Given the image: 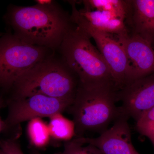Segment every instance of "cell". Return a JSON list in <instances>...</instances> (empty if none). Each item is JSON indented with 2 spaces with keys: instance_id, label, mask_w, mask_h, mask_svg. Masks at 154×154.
<instances>
[{
  "instance_id": "7",
  "label": "cell",
  "mask_w": 154,
  "mask_h": 154,
  "mask_svg": "<svg viewBox=\"0 0 154 154\" xmlns=\"http://www.w3.org/2000/svg\"><path fill=\"white\" fill-rule=\"evenodd\" d=\"M8 107L3 132L17 129L22 122L36 118L49 117L67 110L73 101L41 94L5 100Z\"/></svg>"
},
{
  "instance_id": "8",
  "label": "cell",
  "mask_w": 154,
  "mask_h": 154,
  "mask_svg": "<svg viewBox=\"0 0 154 154\" xmlns=\"http://www.w3.org/2000/svg\"><path fill=\"white\" fill-rule=\"evenodd\" d=\"M117 98L122 114L138 121L154 107V73L127 84Z\"/></svg>"
},
{
  "instance_id": "2",
  "label": "cell",
  "mask_w": 154,
  "mask_h": 154,
  "mask_svg": "<svg viewBox=\"0 0 154 154\" xmlns=\"http://www.w3.org/2000/svg\"><path fill=\"white\" fill-rule=\"evenodd\" d=\"M79 84L76 75L54 53L23 75L14 84L7 100L41 94L74 101Z\"/></svg>"
},
{
  "instance_id": "22",
  "label": "cell",
  "mask_w": 154,
  "mask_h": 154,
  "mask_svg": "<svg viewBox=\"0 0 154 154\" xmlns=\"http://www.w3.org/2000/svg\"><path fill=\"white\" fill-rule=\"evenodd\" d=\"M0 154H5L4 152H3V151L1 149H0Z\"/></svg>"
},
{
  "instance_id": "11",
  "label": "cell",
  "mask_w": 154,
  "mask_h": 154,
  "mask_svg": "<svg viewBox=\"0 0 154 154\" xmlns=\"http://www.w3.org/2000/svg\"><path fill=\"white\" fill-rule=\"evenodd\" d=\"M125 20L130 33L148 42L154 48V0L128 1Z\"/></svg>"
},
{
  "instance_id": "18",
  "label": "cell",
  "mask_w": 154,
  "mask_h": 154,
  "mask_svg": "<svg viewBox=\"0 0 154 154\" xmlns=\"http://www.w3.org/2000/svg\"><path fill=\"white\" fill-rule=\"evenodd\" d=\"M0 149L5 154H24L17 138L10 137L0 139Z\"/></svg>"
},
{
  "instance_id": "14",
  "label": "cell",
  "mask_w": 154,
  "mask_h": 154,
  "mask_svg": "<svg viewBox=\"0 0 154 154\" xmlns=\"http://www.w3.org/2000/svg\"><path fill=\"white\" fill-rule=\"evenodd\" d=\"M82 2L84 5V9L111 13L125 21L129 11L128 1L85 0Z\"/></svg>"
},
{
  "instance_id": "13",
  "label": "cell",
  "mask_w": 154,
  "mask_h": 154,
  "mask_svg": "<svg viewBox=\"0 0 154 154\" xmlns=\"http://www.w3.org/2000/svg\"><path fill=\"white\" fill-rule=\"evenodd\" d=\"M48 127L51 138L64 141L72 140L75 136L74 122L64 117L62 113H57L49 117Z\"/></svg>"
},
{
  "instance_id": "15",
  "label": "cell",
  "mask_w": 154,
  "mask_h": 154,
  "mask_svg": "<svg viewBox=\"0 0 154 154\" xmlns=\"http://www.w3.org/2000/svg\"><path fill=\"white\" fill-rule=\"evenodd\" d=\"M27 134L30 145L36 149L44 148L49 144L51 137L48 124L41 118L28 121Z\"/></svg>"
},
{
  "instance_id": "3",
  "label": "cell",
  "mask_w": 154,
  "mask_h": 154,
  "mask_svg": "<svg viewBox=\"0 0 154 154\" xmlns=\"http://www.w3.org/2000/svg\"><path fill=\"white\" fill-rule=\"evenodd\" d=\"M117 92L112 85L84 87L79 84L74 100L67 110L73 118L75 137H82L87 131L100 134L123 115L120 107L116 105Z\"/></svg>"
},
{
  "instance_id": "16",
  "label": "cell",
  "mask_w": 154,
  "mask_h": 154,
  "mask_svg": "<svg viewBox=\"0 0 154 154\" xmlns=\"http://www.w3.org/2000/svg\"><path fill=\"white\" fill-rule=\"evenodd\" d=\"M135 127L139 133L151 142L154 150V107L136 122Z\"/></svg>"
},
{
  "instance_id": "5",
  "label": "cell",
  "mask_w": 154,
  "mask_h": 154,
  "mask_svg": "<svg viewBox=\"0 0 154 154\" xmlns=\"http://www.w3.org/2000/svg\"><path fill=\"white\" fill-rule=\"evenodd\" d=\"M55 51L30 44L11 31L0 38V90L9 93L25 73Z\"/></svg>"
},
{
  "instance_id": "21",
  "label": "cell",
  "mask_w": 154,
  "mask_h": 154,
  "mask_svg": "<svg viewBox=\"0 0 154 154\" xmlns=\"http://www.w3.org/2000/svg\"><path fill=\"white\" fill-rule=\"evenodd\" d=\"M31 154H41L39 152L37 151L36 150H33L31 152Z\"/></svg>"
},
{
  "instance_id": "10",
  "label": "cell",
  "mask_w": 154,
  "mask_h": 154,
  "mask_svg": "<svg viewBox=\"0 0 154 154\" xmlns=\"http://www.w3.org/2000/svg\"><path fill=\"white\" fill-rule=\"evenodd\" d=\"M116 37L124 48L127 60L126 85L154 73V48L151 44L130 32Z\"/></svg>"
},
{
  "instance_id": "1",
  "label": "cell",
  "mask_w": 154,
  "mask_h": 154,
  "mask_svg": "<svg viewBox=\"0 0 154 154\" xmlns=\"http://www.w3.org/2000/svg\"><path fill=\"white\" fill-rule=\"evenodd\" d=\"M5 19L14 35L30 44L58 49L70 26V16L54 4L11 6Z\"/></svg>"
},
{
  "instance_id": "6",
  "label": "cell",
  "mask_w": 154,
  "mask_h": 154,
  "mask_svg": "<svg viewBox=\"0 0 154 154\" xmlns=\"http://www.w3.org/2000/svg\"><path fill=\"white\" fill-rule=\"evenodd\" d=\"M72 6L71 22L78 25L94 38L110 69L114 88L117 91L126 85L127 80V60L124 48L115 36L104 33L91 26L80 16L75 1H69Z\"/></svg>"
},
{
  "instance_id": "12",
  "label": "cell",
  "mask_w": 154,
  "mask_h": 154,
  "mask_svg": "<svg viewBox=\"0 0 154 154\" xmlns=\"http://www.w3.org/2000/svg\"><path fill=\"white\" fill-rule=\"evenodd\" d=\"M78 13L91 26L104 33L116 37L130 33L125 21L111 13L84 8L78 10Z\"/></svg>"
},
{
  "instance_id": "17",
  "label": "cell",
  "mask_w": 154,
  "mask_h": 154,
  "mask_svg": "<svg viewBox=\"0 0 154 154\" xmlns=\"http://www.w3.org/2000/svg\"><path fill=\"white\" fill-rule=\"evenodd\" d=\"M56 154H102L101 152L93 145L83 144L73 139L65 142L63 150Z\"/></svg>"
},
{
  "instance_id": "4",
  "label": "cell",
  "mask_w": 154,
  "mask_h": 154,
  "mask_svg": "<svg viewBox=\"0 0 154 154\" xmlns=\"http://www.w3.org/2000/svg\"><path fill=\"white\" fill-rule=\"evenodd\" d=\"M91 38L82 29L71 22L58 49L62 59L76 75L79 85L114 86L109 67Z\"/></svg>"
},
{
  "instance_id": "9",
  "label": "cell",
  "mask_w": 154,
  "mask_h": 154,
  "mask_svg": "<svg viewBox=\"0 0 154 154\" xmlns=\"http://www.w3.org/2000/svg\"><path fill=\"white\" fill-rule=\"evenodd\" d=\"M128 119L126 116H120L112 126L98 137L74 138L83 144L96 147L102 154H140L133 145Z\"/></svg>"
},
{
  "instance_id": "19",
  "label": "cell",
  "mask_w": 154,
  "mask_h": 154,
  "mask_svg": "<svg viewBox=\"0 0 154 154\" xmlns=\"http://www.w3.org/2000/svg\"><path fill=\"white\" fill-rule=\"evenodd\" d=\"M6 105L5 99L3 97V95L0 94V110ZM5 127V123L4 120H3L0 116V134L3 132Z\"/></svg>"
},
{
  "instance_id": "20",
  "label": "cell",
  "mask_w": 154,
  "mask_h": 154,
  "mask_svg": "<svg viewBox=\"0 0 154 154\" xmlns=\"http://www.w3.org/2000/svg\"><path fill=\"white\" fill-rule=\"evenodd\" d=\"M37 4L39 5H49L53 2L54 1L51 0H38L36 1Z\"/></svg>"
}]
</instances>
